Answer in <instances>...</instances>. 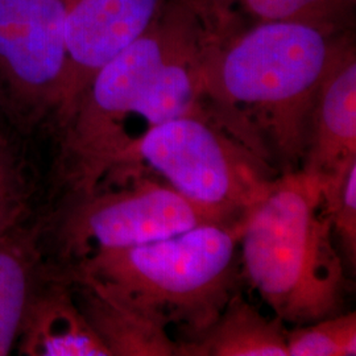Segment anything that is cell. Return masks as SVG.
Instances as JSON below:
<instances>
[{"instance_id":"9a60e30c","label":"cell","mask_w":356,"mask_h":356,"mask_svg":"<svg viewBox=\"0 0 356 356\" xmlns=\"http://www.w3.org/2000/svg\"><path fill=\"white\" fill-rule=\"evenodd\" d=\"M346 0H239L243 11L260 23L296 22L326 28Z\"/></svg>"},{"instance_id":"2e32d148","label":"cell","mask_w":356,"mask_h":356,"mask_svg":"<svg viewBox=\"0 0 356 356\" xmlns=\"http://www.w3.org/2000/svg\"><path fill=\"white\" fill-rule=\"evenodd\" d=\"M325 204L330 214L334 236L339 239L348 266L355 268L356 163L348 169L341 186L330 194H325Z\"/></svg>"},{"instance_id":"ba28073f","label":"cell","mask_w":356,"mask_h":356,"mask_svg":"<svg viewBox=\"0 0 356 356\" xmlns=\"http://www.w3.org/2000/svg\"><path fill=\"white\" fill-rule=\"evenodd\" d=\"M163 0H66L67 67L58 113L63 120L95 73L147 33Z\"/></svg>"},{"instance_id":"6da1fadb","label":"cell","mask_w":356,"mask_h":356,"mask_svg":"<svg viewBox=\"0 0 356 356\" xmlns=\"http://www.w3.org/2000/svg\"><path fill=\"white\" fill-rule=\"evenodd\" d=\"M326 28L254 24L222 48L204 47L207 113L277 175L301 169L319 85L338 51Z\"/></svg>"},{"instance_id":"3957f363","label":"cell","mask_w":356,"mask_h":356,"mask_svg":"<svg viewBox=\"0 0 356 356\" xmlns=\"http://www.w3.org/2000/svg\"><path fill=\"white\" fill-rule=\"evenodd\" d=\"M239 254L247 280L282 322L342 312L347 280L317 176L298 169L273 178L243 218Z\"/></svg>"},{"instance_id":"e0dca14e","label":"cell","mask_w":356,"mask_h":356,"mask_svg":"<svg viewBox=\"0 0 356 356\" xmlns=\"http://www.w3.org/2000/svg\"><path fill=\"white\" fill-rule=\"evenodd\" d=\"M0 225H1V211H0Z\"/></svg>"},{"instance_id":"7c38bea8","label":"cell","mask_w":356,"mask_h":356,"mask_svg":"<svg viewBox=\"0 0 356 356\" xmlns=\"http://www.w3.org/2000/svg\"><path fill=\"white\" fill-rule=\"evenodd\" d=\"M35 355L111 356L82 312L64 294H54L35 312Z\"/></svg>"},{"instance_id":"7a4b0ae2","label":"cell","mask_w":356,"mask_h":356,"mask_svg":"<svg viewBox=\"0 0 356 356\" xmlns=\"http://www.w3.org/2000/svg\"><path fill=\"white\" fill-rule=\"evenodd\" d=\"M181 24L157 20L95 73L65 119V164L78 198L97 189L127 147L129 119L149 129L204 110V45Z\"/></svg>"},{"instance_id":"52a82bcc","label":"cell","mask_w":356,"mask_h":356,"mask_svg":"<svg viewBox=\"0 0 356 356\" xmlns=\"http://www.w3.org/2000/svg\"><path fill=\"white\" fill-rule=\"evenodd\" d=\"M66 67V0H0V82L13 98L58 108Z\"/></svg>"},{"instance_id":"8fae6325","label":"cell","mask_w":356,"mask_h":356,"mask_svg":"<svg viewBox=\"0 0 356 356\" xmlns=\"http://www.w3.org/2000/svg\"><path fill=\"white\" fill-rule=\"evenodd\" d=\"M177 356H289L286 329L235 292L207 329L178 342Z\"/></svg>"},{"instance_id":"30bf717a","label":"cell","mask_w":356,"mask_h":356,"mask_svg":"<svg viewBox=\"0 0 356 356\" xmlns=\"http://www.w3.org/2000/svg\"><path fill=\"white\" fill-rule=\"evenodd\" d=\"M74 277L79 310L111 356H177L178 342L161 321L83 275Z\"/></svg>"},{"instance_id":"8992f818","label":"cell","mask_w":356,"mask_h":356,"mask_svg":"<svg viewBox=\"0 0 356 356\" xmlns=\"http://www.w3.org/2000/svg\"><path fill=\"white\" fill-rule=\"evenodd\" d=\"M118 182L122 189L81 197L70 211L65 235L70 250L82 257L165 239L202 225L238 222L148 175Z\"/></svg>"},{"instance_id":"5b68a950","label":"cell","mask_w":356,"mask_h":356,"mask_svg":"<svg viewBox=\"0 0 356 356\" xmlns=\"http://www.w3.org/2000/svg\"><path fill=\"white\" fill-rule=\"evenodd\" d=\"M148 175L193 202L243 219L279 176L207 110L147 129L115 159L106 176Z\"/></svg>"},{"instance_id":"5bb4252c","label":"cell","mask_w":356,"mask_h":356,"mask_svg":"<svg viewBox=\"0 0 356 356\" xmlns=\"http://www.w3.org/2000/svg\"><path fill=\"white\" fill-rule=\"evenodd\" d=\"M29 273L22 256L0 247V356L11 353L28 312Z\"/></svg>"},{"instance_id":"4fadbf2b","label":"cell","mask_w":356,"mask_h":356,"mask_svg":"<svg viewBox=\"0 0 356 356\" xmlns=\"http://www.w3.org/2000/svg\"><path fill=\"white\" fill-rule=\"evenodd\" d=\"M289 356H350L356 354V313H339L286 330Z\"/></svg>"},{"instance_id":"9c48e42d","label":"cell","mask_w":356,"mask_h":356,"mask_svg":"<svg viewBox=\"0 0 356 356\" xmlns=\"http://www.w3.org/2000/svg\"><path fill=\"white\" fill-rule=\"evenodd\" d=\"M355 163V54L339 48L314 99L301 170L321 178L323 189L331 191Z\"/></svg>"},{"instance_id":"277c9868","label":"cell","mask_w":356,"mask_h":356,"mask_svg":"<svg viewBox=\"0 0 356 356\" xmlns=\"http://www.w3.org/2000/svg\"><path fill=\"white\" fill-rule=\"evenodd\" d=\"M243 219L202 225L135 247L82 257L76 273L191 338L207 329L235 291Z\"/></svg>"}]
</instances>
